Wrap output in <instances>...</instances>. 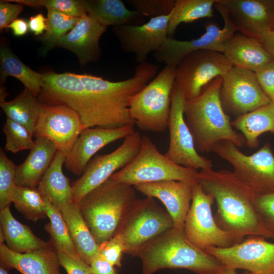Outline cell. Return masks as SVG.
Wrapping results in <instances>:
<instances>
[{"label":"cell","instance_id":"cell-31","mask_svg":"<svg viewBox=\"0 0 274 274\" xmlns=\"http://www.w3.org/2000/svg\"><path fill=\"white\" fill-rule=\"evenodd\" d=\"M7 118L24 126L32 134L43 107L37 97L24 89L10 101L0 102Z\"/></svg>","mask_w":274,"mask_h":274},{"label":"cell","instance_id":"cell-22","mask_svg":"<svg viewBox=\"0 0 274 274\" xmlns=\"http://www.w3.org/2000/svg\"><path fill=\"white\" fill-rule=\"evenodd\" d=\"M107 27L87 14L82 16L75 26L58 42L56 46L67 49L77 56L82 65L99 57V40Z\"/></svg>","mask_w":274,"mask_h":274},{"label":"cell","instance_id":"cell-45","mask_svg":"<svg viewBox=\"0 0 274 274\" xmlns=\"http://www.w3.org/2000/svg\"><path fill=\"white\" fill-rule=\"evenodd\" d=\"M23 5L14 4L8 1H1L0 3V29L8 27V26L23 11Z\"/></svg>","mask_w":274,"mask_h":274},{"label":"cell","instance_id":"cell-7","mask_svg":"<svg viewBox=\"0 0 274 274\" xmlns=\"http://www.w3.org/2000/svg\"><path fill=\"white\" fill-rule=\"evenodd\" d=\"M175 71L166 65L131 99L129 113L140 129L160 133L167 128Z\"/></svg>","mask_w":274,"mask_h":274},{"label":"cell","instance_id":"cell-27","mask_svg":"<svg viewBox=\"0 0 274 274\" xmlns=\"http://www.w3.org/2000/svg\"><path fill=\"white\" fill-rule=\"evenodd\" d=\"M86 13L104 26L139 25L146 17L138 11L128 9L121 0L83 1Z\"/></svg>","mask_w":274,"mask_h":274},{"label":"cell","instance_id":"cell-26","mask_svg":"<svg viewBox=\"0 0 274 274\" xmlns=\"http://www.w3.org/2000/svg\"><path fill=\"white\" fill-rule=\"evenodd\" d=\"M65 159V156L57 151L38 186L44 198L59 211L73 202L72 185L62 171Z\"/></svg>","mask_w":274,"mask_h":274},{"label":"cell","instance_id":"cell-14","mask_svg":"<svg viewBox=\"0 0 274 274\" xmlns=\"http://www.w3.org/2000/svg\"><path fill=\"white\" fill-rule=\"evenodd\" d=\"M220 95L224 112L236 118L271 102L254 72L234 66L223 77Z\"/></svg>","mask_w":274,"mask_h":274},{"label":"cell","instance_id":"cell-44","mask_svg":"<svg viewBox=\"0 0 274 274\" xmlns=\"http://www.w3.org/2000/svg\"><path fill=\"white\" fill-rule=\"evenodd\" d=\"M57 254L60 265L67 274H95L91 266L83 259H76L60 252Z\"/></svg>","mask_w":274,"mask_h":274},{"label":"cell","instance_id":"cell-51","mask_svg":"<svg viewBox=\"0 0 274 274\" xmlns=\"http://www.w3.org/2000/svg\"><path fill=\"white\" fill-rule=\"evenodd\" d=\"M0 274H9L8 272V270L3 268L2 266H0Z\"/></svg>","mask_w":274,"mask_h":274},{"label":"cell","instance_id":"cell-20","mask_svg":"<svg viewBox=\"0 0 274 274\" xmlns=\"http://www.w3.org/2000/svg\"><path fill=\"white\" fill-rule=\"evenodd\" d=\"M134 125L116 128L100 127L83 129L66 157L65 167L81 176L95 154L109 144L125 138L134 131Z\"/></svg>","mask_w":274,"mask_h":274},{"label":"cell","instance_id":"cell-52","mask_svg":"<svg viewBox=\"0 0 274 274\" xmlns=\"http://www.w3.org/2000/svg\"><path fill=\"white\" fill-rule=\"evenodd\" d=\"M229 274H238L236 272V270H232L231 272H230ZM244 274H263L261 273H254V272H249L248 273H244Z\"/></svg>","mask_w":274,"mask_h":274},{"label":"cell","instance_id":"cell-19","mask_svg":"<svg viewBox=\"0 0 274 274\" xmlns=\"http://www.w3.org/2000/svg\"><path fill=\"white\" fill-rule=\"evenodd\" d=\"M226 11L237 30L261 42L274 29V1L216 0Z\"/></svg>","mask_w":274,"mask_h":274},{"label":"cell","instance_id":"cell-36","mask_svg":"<svg viewBox=\"0 0 274 274\" xmlns=\"http://www.w3.org/2000/svg\"><path fill=\"white\" fill-rule=\"evenodd\" d=\"M80 18L54 10L47 9V28L41 37L44 44L42 54H46L56 46L59 40L75 26Z\"/></svg>","mask_w":274,"mask_h":274},{"label":"cell","instance_id":"cell-25","mask_svg":"<svg viewBox=\"0 0 274 274\" xmlns=\"http://www.w3.org/2000/svg\"><path fill=\"white\" fill-rule=\"evenodd\" d=\"M57 151L55 146L49 140L36 138L35 146L25 161L17 166L16 185L37 187Z\"/></svg>","mask_w":274,"mask_h":274},{"label":"cell","instance_id":"cell-42","mask_svg":"<svg viewBox=\"0 0 274 274\" xmlns=\"http://www.w3.org/2000/svg\"><path fill=\"white\" fill-rule=\"evenodd\" d=\"M100 255L114 267H120L122 258L125 253V247L121 236L116 234L99 246Z\"/></svg>","mask_w":274,"mask_h":274},{"label":"cell","instance_id":"cell-8","mask_svg":"<svg viewBox=\"0 0 274 274\" xmlns=\"http://www.w3.org/2000/svg\"><path fill=\"white\" fill-rule=\"evenodd\" d=\"M174 227L172 217L155 198L137 199L125 215L116 234L121 237L125 253L138 257L154 239Z\"/></svg>","mask_w":274,"mask_h":274},{"label":"cell","instance_id":"cell-1","mask_svg":"<svg viewBox=\"0 0 274 274\" xmlns=\"http://www.w3.org/2000/svg\"><path fill=\"white\" fill-rule=\"evenodd\" d=\"M157 69L145 61L136 66L133 77L118 82L92 75L52 72L44 81L41 98L45 105L64 106L74 111L83 129L134 125L130 101L156 75Z\"/></svg>","mask_w":274,"mask_h":274},{"label":"cell","instance_id":"cell-15","mask_svg":"<svg viewBox=\"0 0 274 274\" xmlns=\"http://www.w3.org/2000/svg\"><path fill=\"white\" fill-rule=\"evenodd\" d=\"M229 269L274 274V243L258 235L248 236L227 248L209 247L204 249Z\"/></svg>","mask_w":274,"mask_h":274},{"label":"cell","instance_id":"cell-6","mask_svg":"<svg viewBox=\"0 0 274 274\" xmlns=\"http://www.w3.org/2000/svg\"><path fill=\"white\" fill-rule=\"evenodd\" d=\"M197 170L172 162L161 154L151 139L142 136L139 152L126 166L114 173V181L134 186L164 181L196 183Z\"/></svg>","mask_w":274,"mask_h":274},{"label":"cell","instance_id":"cell-5","mask_svg":"<svg viewBox=\"0 0 274 274\" xmlns=\"http://www.w3.org/2000/svg\"><path fill=\"white\" fill-rule=\"evenodd\" d=\"M136 199L134 188L110 177L79 203L77 206L99 247L117 233Z\"/></svg>","mask_w":274,"mask_h":274},{"label":"cell","instance_id":"cell-32","mask_svg":"<svg viewBox=\"0 0 274 274\" xmlns=\"http://www.w3.org/2000/svg\"><path fill=\"white\" fill-rule=\"evenodd\" d=\"M1 83L4 84L8 76L19 80L36 97L40 94L43 74L32 70L24 64L8 48H0Z\"/></svg>","mask_w":274,"mask_h":274},{"label":"cell","instance_id":"cell-17","mask_svg":"<svg viewBox=\"0 0 274 274\" xmlns=\"http://www.w3.org/2000/svg\"><path fill=\"white\" fill-rule=\"evenodd\" d=\"M83 130L74 111L64 106L43 104L33 137L49 140L66 157Z\"/></svg>","mask_w":274,"mask_h":274},{"label":"cell","instance_id":"cell-48","mask_svg":"<svg viewBox=\"0 0 274 274\" xmlns=\"http://www.w3.org/2000/svg\"><path fill=\"white\" fill-rule=\"evenodd\" d=\"M8 28L11 29L14 35L16 36H22L25 35L28 28V23L23 19L14 20L9 26Z\"/></svg>","mask_w":274,"mask_h":274},{"label":"cell","instance_id":"cell-38","mask_svg":"<svg viewBox=\"0 0 274 274\" xmlns=\"http://www.w3.org/2000/svg\"><path fill=\"white\" fill-rule=\"evenodd\" d=\"M17 166L0 149V210L10 207L16 184Z\"/></svg>","mask_w":274,"mask_h":274},{"label":"cell","instance_id":"cell-46","mask_svg":"<svg viewBox=\"0 0 274 274\" xmlns=\"http://www.w3.org/2000/svg\"><path fill=\"white\" fill-rule=\"evenodd\" d=\"M90 266L95 274H117L115 267L104 259L100 253L93 259Z\"/></svg>","mask_w":274,"mask_h":274},{"label":"cell","instance_id":"cell-12","mask_svg":"<svg viewBox=\"0 0 274 274\" xmlns=\"http://www.w3.org/2000/svg\"><path fill=\"white\" fill-rule=\"evenodd\" d=\"M233 67L222 53L210 50L193 52L176 67L175 82L186 100L198 96L203 88Z\"/></svg>","mask_w":274,"mask_h":274},{"label":"cell","instance_id":"cell-49","mask_svg":"<svg viewBox=\"0 0 274 274\" xmlns=\"http://www.w3.org/2000/svg\"><path fill=\"white\" fill-rule=\"evenodd\" d=\"M261 42L274 59V29L267 32L261 39Z\"/></svg>","mask_w":274,"mask_h":274},{"label":"cell","instance_id":"cell-43","mask_svg":"<svg viewBox=\"0 0 274 274\" xmlns=\"http://www.w3.org/2000/svg\"><path fill=\"white\" fill-rule=\"evenodd\" d=\"M255 73L262 90L274 102V59Z\"/></svg>","mask_w":274,"mask_h":274},{"label":"cell","instance_id":"cell-41","mask_svg":"<svg viewBox=\"0 0 274 274\" xmlns=\"http://www.w3.org/2000/svg\"><path fill=\"white\" fill-rule=\"evenodd\" d=\"M255 204L271 238L274 240V192H256Z\"/></svg>","mask_w":274,"mask_h":274},{"label":"cell","instance_id":"cell-13","mask_svg":"<svg viewBox=\"0 0 274 274\" xmlns=\"http://www.w3.org/2000/svg\"><path fill=\"white\" fill-rule=\"evenodd\" d=\"M186 99L175 82L167 128L169 144L165 156L178 165L194 169H212L213 163L196 150L191 132L184 118Z\"/></svg>","mask_w":274,"mask_h":274},{"label":"cell","instance_id":"cell-34","mask_svg":"<svg viewBox=\"0 0 274 274\" xmlns=\"http://www.w3.org/2000/svg\"><path fill=\"white\" fill-rule=\"evenodd\" d=\"M216 0H176L169 22L168 37L173 38L182 23H190L213 16Z\"/></svg>","mask_w":274,"mask_h":274},{"label":"cell","instance_id":"cell-30","mask_svg":"<svg viewBox=\"0 0 274 274\" xmlns=\"http://www.w3.org/2000/svg\"><path fill=\"white\" fill-rule=\"evenodd\" d=\"M231 123L243 133L247 146L256 148L261 134L267 132L274 133V102L236 117Z\"/></svg>","mask_w":274,"mask_h":274},{"label":"cell","instance_id":"cell-37","mask_svg":"<svg viewBox=\"0 0 274 274\" xmlns=\"http://www.w3.org/2000/svg\"><path fill=\"white\" fill-rule=\"evenodd\" d=\"M6 136L5 149L13 153L31 150L35 146L33 135L24 126L7 118L3 128Z\"/></svg>","mask_w":274,"mask_h":274},{"label":"cell","instance_id":"cell-10","mask_svg":"<svg viewBox=\"0 0 274 274\" xmlns=\"http://www.w3.org/2000/svg\"><path fill=\"white\" fill-rule=\"evenodd\" d=\"M212 152L229 162L235 175L255 192H274V155L269 144L246 155L230 141L223 140Z\"/></svg>","mask_w":274,"mask_h":274},{"label":"cell","instance_id":"cell-28","mask_svg":"<svg viewBox=\"0 0 274 274\" xmlns=\"http://www.w3.org/2000/svg\"><path fill=\"white\" fill-rule=\"evenodd\" d=\"M65 222L70 236L81 258L90 265L99 254V247L78 207L74 202L59 211Z\"/></svg>","mask_w":274,"mask_h":274},{"label":"cell","instance_id":"cell-4","mask_svg":"<svg viewBox=\"0 0 274 274\" xmlns=\"http://www.w3.org/2000/svg\"><path fill=\"white\" fill-rule=\"evenodd\" d=\"M223 78L211 81L197 97L186 100L184 115L197 151L209 153L219 142L227 140L237 147L246 144L244 136L231 125L229 116L224 112L220 99Z\"/></svg>","mask_w":274,"mask_h":274},{"label":"cell","instance_id":"cell-2","mask_svg":"<svg viewBox=\"0 0 274 274\" xmlns=\"http://www.w3.org/2000/svg\"><path fill=\"white\" fill-rule=\"evenodd\" d=\"M196 180L216 201L215 218L222 229L242 241L251 235L271 238L255 206L256 192L233 172L201 170Z\"/></svg>","mask_w":274,"mask_h":274},{"label":"cell","instance_id":"cell-16","mask_svg":"<svg viewBox=\"0 0 274 274\" xmlns=\"http://www.w3.org/2000/svg\"><path fill=\"white\" fill-rule=\"evenodd\" d=\"M216 9L220 13L224 25L220 29L212 22L206 23L205 32L190 41H180L168 37L162 46L154 52V57L166 65L176 67L188 54L200 50H210L223 53L226 42L237 30L223 8L216 1Z\"/></svg>","mask_w":274,"mask_h":274},{"label":"cell","instance_id":"cell-50","mask_svg":"<svg viewBox=\"0 0 274 274\" xmlns=\"http://www.w3.org/2000/svg\"><path fill=\"white\" fill-rule=\"evenodd\" d=\"M7 96L6 89L2 86L1 87V102L5 101V97Z\"/></svg>","mask_w":274,"mask_h":274},{"label":"cell","instance_id":"cell-39","mask_svg":"<svg viewBox=\"0 0 274 274\" xmlns=\"http://www.w3.org/2000/svg\"><path fill=\"white\" fill-rule=\"evenodd\" d=\"M30 7H44L47 9H52L70 16L80 18L87 14L83 1L77 0H11Z\"/></svg>","mask_w":274,"mask_h":274},{"label":"cell","instance_id":"cell-23","mask_svg":"<svg viewBox=\"0 0 274 274\" xmlns=\"http://www.w3.org/2000/svg\"><path fill=\"white\" fill-rule=\"evenodd\" d=\"M1 266L15 269L22 274H62L57 252L49 244L38 250L19 253L0 244Z\"/></svg>","mask_w":274,"mask_h":274},{"label":"cell","instance_id":"cell-11","mask_svg":"<svg viewBox=\"0 0 274 274\" xmlns=\"http://www.w3.org/2000/svg\"><path fill=\"white\" fill-rule=\"evenodd\" d=\"M142 139L140 133L134 131L126 136L121 145L112 152L96 155L91 159L81 177L71 184L73 202L78 205L89 192L127 165L139 152Z\"/></svg>","mask_w":274,"mask_h":274},{"label":"cell","instance_id":"cell-47","mask_svg":"<svg viewBox=\"0 0 274 274\" xmlns=\"http://www.w3.org/2000/svg\"><path fill=\"white\" fill-rule=\"evenodd\" d=\"M29 29L38 36L42 34L47 28V18L39 13L30 18L28 22Z\"/></svg>","mask_w":274,"mask_h":274},{"label":"cell","instance_id":"cell-33","mask_svg":"<svg viewBox=\"0 0 274 274\" xmlns=\"http://www.w3.org/2000/svg\"><path fill=\"white\" fill-rule=\"evenodd\" d=\"M47 217L49 221L44 227L50 236V245L57 252L76 259H82L78 253L60 212L45 199Z\"/></svg>","mask_w":274,"mask_h":274},{"label":"cell","instance_id":"cell-18","mask_svg":"<svg viewBox=\"0 0 274 274\" xmlns=\"http://www.w3.org/2000/svg\"><path fill=\"white\" fill-rule=\"evenodd\" d=\"M172 12L167 15L151 18L141 25H122L114 26L113 31L121 48L132 53L139 63L146 61L148 55L158 50L168 37V27Z\"/></svg>","mask_w":274,"mask_h":274},{"label":"cell","instance_id":"cell-24","mask_svg":"<svg viewBox=\"0 0 274 274\" xmlns=\"http://www.w3.org/2000/svg\"><path fill=\"white\" fill-rule=\"evenodd\" d=\"M223 54L233 66L254 73L273 59L260 41L242 34H234L226 42Z\"/></svg>","mask_w":274,"mask_h":274},{"label":"cell","instance_id":"cell-29","mask_svg":"<svg viewBox=\"0 0 274 274\" xmlns=\"http://www.w3.org/2000/svg\"><path fill=\"white\" fill-rule=\"evenodd\" d=\"M1 229L5 235L7 246L19 253L31 252L47 246L46 242L37 237L30 227L17 220L10 207L0 210Z\"/></svg>","mask_w":274,"mask_h":274},{"label":"cell","instance_id":"cell-21","mask_svg":"<svg viewBox=\"0 0 274 274\" xmlns=\"http://www.w3.org/2000/svg\"><path fill=\"white\" fill-rule=\"evenodd\" d=\"M194 184L180 181H164L141 184L134 188L146 197L160 200L172 218L174 227L184 229Z\"/></svg>","mask_w":274,"mask_h":274},{"label":"cell","instance_id":"cell-9","mask_svg":"<svg viewBox=\"0 0 274 274\" xmlns=\"http://www.w3.org/2000/svg\"><path fill=\"white\" fill-rule=\"evenodd\" d=\"M214 201V197L206 193L199 184L193 185L184 232L191 243L203 250L209 247L227 248L243 241L219 227L212 214Z\"/></svg>","mask_w":274,"mask_h":274},{"label":"cell","instance_id":"cell-40","mask_svg":"<svg viewBox=\"0 0 274 274\" xmlns=\"http://www.w3.org/2000/svg\"><path fill=\"white\" fill-rule=\"evenodd\" d=\"M126 2L142 15L151 18L170 13L176 0H128Z\"/></svg>","mask_w":274,"mask_h":274},{"label":"cell","instance_id":"cell-3","mask_svg":"<svg viewBox=\"0 0 274 274\" xmlns=\"http://www.w3.org/2000/svg\"><path fill=\"white\" fill-rule=\"evenodd\" d=\"M138 257L142 260V274L166 268L186 269L196 274H229L235 270L191 243L184 229L174 227L148 243Z\"/></svg>","mask_w":274,"mask_h":274},{"label":"cell","instance_id":"cell-35","mask_svg":"<svg viewBox=\"0 0 274 274\" xmlns=\"http://www.w3.org/2000/svg\"><path fill=\"white\" fill-rule=\"evenodd\" d=\"M12 202L27 220L36 222L47 217L45 199L37 187L16 185Z\"/></svg>","mask_w":274,"mask_h":274}]
</instances>
